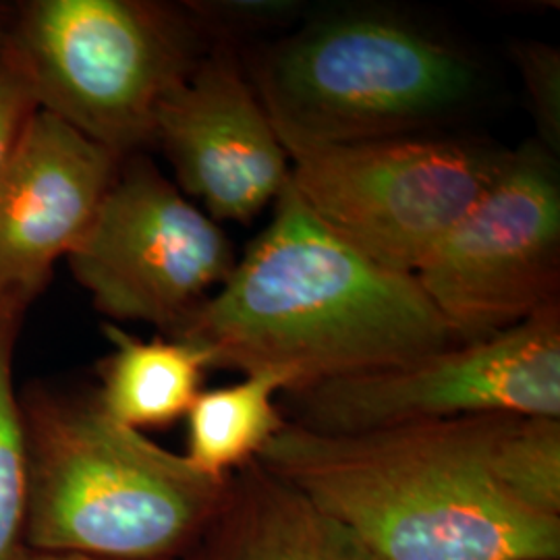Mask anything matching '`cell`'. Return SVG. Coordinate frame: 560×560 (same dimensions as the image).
Masks as SVG:
<instances>
[{
	"instance_id": "obj_1",
	"label": "cell",
	"mask_w": 560,
	"mask_h": 560,
	"mask_svg": "<svg viewBox=\"0 0 560 560\" xmlns=\"http://www.w3.org/2000/svg\"><path fill=\"white\" fill-rule=\"evenodd\" d=\"M258 463L378 560L560 557V420L492 413L365 434L287 421Z\"/></svg>"
},
{
	"instance_id": "obj_2",
	"label": "cell",
	"mask_w": 560,
	"mask_h": 560,
	"mask_svg": "<svg viewBox=\"0 0 560 560\" xmlns=\"http://www.w3.org/2000/svg\"><path fill=\"white\" fill-rule=\"evenodd\" d=\"M272 208L219 293L173 337L200 347L210 368L275 370L295 393L469 342L413 275L349 247L291 185Z\"/></svg>"
},
{
	"instance_id": "obj_3",
	"label": "cell",
	"mask_w": 560,
	"mask_h": 560,
	"mask_svg": "<svg viewBox=\"0 0 560 560\" xmlns=\"http://www.w3.org/2000/svg\"><path fill=\"white\" fill-rule=\"evenodd\" d=\"M23 538L44 555L166 560L221 520L231 478L201 474L94 402L38 397L25 413Z\"/></svg>"
},
{
	"instance_id": "obj_4",
	"label": "cell",
	"mask_w": 560,
	"mask_h": 560,
	"mask_svg": "<svg viewBox=\"0 0 560 560\" xmlns=\"http://www.w3.org/2000/svg\"><path fill=\"white\" fill-rule=\"evenodd\" d=\"M249 81L282 145L420 136L476 90L459 48L386 15L303 27L261 57Z\"/></svg>"
},
{
	"instance_id": "obj_5",
	"label": "cell",
	"mask_w": 560,
	"mask_h": 560,
	"mask_svg": "<svg viewBox=\"0 0 560 560\" xmlns=\"http://www.w3.org/2000/svg\"><path fill=\"white\" fill-rule=\"evenodd\" d=\"M201 30L161 2L34 0L4 46L40 110L122 161L154 143L162 102L203 57Z\"/></svg>"
},
{
	"instance_id": "obj_6",
	"label": "cell",
	"mask_w": 560,
	"mask_h": 560,
	"mask_svg": "<svg viewBox=\"0 0 560 560\" xmlns=\"http://www.w3.org/2000/svg\"><path fill=\"white\" fill-rule=\"evenodd\" d=\"M282 148L303 206L361 256L400 275L420 270L506 156L428 136Z\"/></svg>"
},
{
	"instance_id": "obj_7",
	"label": "cell",
	"mask_w": 560,
	"mask_h": 560,
	"mask_svg": "<svg viewBox=\"0 0 560 560\" xmlns=\"http://www.w3.org/2000/svg\"><path fill=\"white\" fill-rule=\"evenodd\" d=\"M320 434H365L471 416L560 420V301L506 330L289 393Z\"/></svg>"
},
{
	"instance_id": "obj_8",
	"label": "cell",
	"mask_w": 560,
	"mask_h": 560,
	"mask_svg": "<svg viewBox=\"0 0 560 560\" xmlns=\"http://www.w3.org/2000/svg\"><path fill=\"white\" fill-rule=\"evenodd\" d=\"M96 310L173 339L235 268L231 240L143 156H129L67 256Z\"/></svg>"
},
{
	"instance_id": "obj_9",
	"label": "cell",
	"mask_w": 560,
	"mask_h": 560,
	"mask_svg": "<svg viewBox=\"0 0 560 560\" xmlns=\"http://www.w3.org/2000/svg\"><path fill=\"white\" fill-rule=\"evenodd\" d=\"M463 340H480L560 301L557 159L527 143L413 275Z\"/></svg>"
},
{
	"instance_id": "obj_10",
	"label": "cell",
	"mask_w": 560,
	"mask_h": 560,
	"mask_svg": "<svg viewBox=\"0 0 560 560\" xmlns=\"http://www.w3.org/2000/svg\"><path fill=\"white\" fill-rule=\"evenodd\" d=\"M180 189L217 222L247 224L289 185V159L249 75L219 44L162 102L156 138Z\"/></svg>"
},
{
	"instance_id": "obj_11",
	"label": "cell",
	"mask_w": 560,
	"mask_h": 560,
	"mask_svg": "<svg viewBox=\"0 0 560 560\" xmlns=\"http://www.w3.org/2000/svg\"><path fill=\"white\" fill-rule=\"evenodd\" d=\"M120 159L38 110L0 173V307L25 312L94 219Z\"/></svg>"
},
{
	"instance_id": "obj_12",
	"label": "cell",
	"mask_w": 560,
	"mask_h": 560,
	"mask_svg": "<svg viewBox=\"0 0 560 560\" xmlns=\"http://www.w3.org/2000/svg\"><path fill=\"white\" fill-rule=\"evenodd\" d=\"M208 560H378L339 521L264 471L243 467Z\"/></svg>"
},
{
	"instance_id": "obj_13",
	"label": "cell",
	"mask_w": 560,
	"mask_h": 560,
	"mask_svg": "<svg viewBox=\"0 0 560 560\" xmlns=\"http://www.w3.org/2000/svg\"><path fill=\"white\" fill-rule=\"evenodd\" d=\"M113 353L102 361V413L131 430L162 428L187 416L210 370L208 355L187 340H141L117 324L104 326Z\"/></svg>"
},
{
	"instance_id": "obj_14",
	"label": "cell",
	"mask_w": 560,
	"mask_h": 560,
	"mask_svg": "<svg viewBox=\"0 0 560 560\" xmlns=\"http://www.w3.org/2000/svg\"><path fill=\"white\" fill-rule=\"evenodd\" d=\"M289 378L275 370L245 374L243 381L214 390H203L187 411L189 460L201 474L229 478L258 460L287 420L275 402L289 390Z\"/></svg>"
},
{
	"instance_id": "obj_15",
	"label": "cell",
	"mask_w": 560,
	"mask_h": 560,
	"mask_svg": "<svg viewBox=\"0 0 560 560\" xmlns=\"http://www.w3.org/2000/svg\"><path fill=\"white\" fill-rule=\"evenodd\" d=\"M21 312L0 307V560H20L30 494L25 418L13 388Z\"/></svg>"
},
{
	"instance_id": "obj_16",
	"label": "cell",
	"mask_w": 560,
	"mask_h": 560,
	"mask_svg": "<svg viewBox=\"0 0 560 560\" xmlns=\"http://www.w3.org/2000/svg\"><path fill=\"white\" fill-rule=\"evenodd\" d=\"M538 125L541 148L560 154V55L544 42H520L513 48Z\"/></svg>"
},
{
	"instance_id": "obj_17",
	"label": "cell",
	"mask_w": 560,
	"mask_h": 560,
	"mask_svg": "<svg viewBox=\"0 0 560 560\" xmlns=\"http://www.w3.org/2000/svg\"><path fill=\"white\" fill-rule=\"evenodd\" d=\"M38 110L40 106L30 81L4 46L0 52V173L11 159L25 125Z\"/></svg>"
},
{
	"instance_id": "obj_18",
	"label": "cell",
	"mask_w": 560,
	"mask_h": 560,
	"mask_svg": "<svg viewBox=\"0 0 560 560\" xmlns=\"http://www.w3.org/2000/svg\"><path fill=\"white\" fill-rule=\"evenodd\" d=\"M194 18L206 27L217 30H237V27H256L264 23L287 20L298 13L300 4L289 0H233V2H201L191 4Z\"/></svg>"
},
{
	"instance_id": "obj_19",
	"label": "cell",
	"mask_w": 560,
	"mask_h": 560,
	"mask_svg": "<svg viewBox=\"0 0 560 560\" xmlns=\"http://www.w3.org/2000/svg\"><path fill=\"white\" fill-rule=\"evenodd\" d=\"M13 11L15 9H9L7 4H0V52L4 48V42L9 36V27H11V20H13Z\"/></svg>"
},
{
	"instance_id": "obj_20",
	"label": "cell",
	"mask_w": 560,
	"mask_h": 560,
	"mask_svg": "<svg viewBox=\"0 0 560 560\" xmlns=\"http://www.w3.org/2000/svg\"><path fill=\"white\" fill-rule=\"evenodd\" d=\"M20 560H104V559H90V557H78V555H44L38 552L36 557H25L21 555Z\"/></svg>"
}]
</instances>
